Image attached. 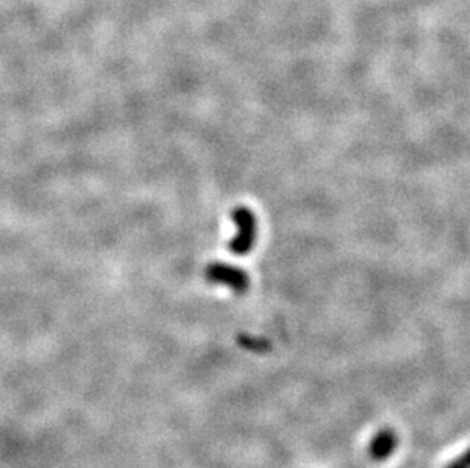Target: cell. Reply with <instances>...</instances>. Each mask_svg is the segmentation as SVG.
Returning <instances> with one entry per match:
<instances>
[{
	"label": "cell",
	"instance_id": "277c9868",
	"mask_svg": "<svg viewBox=\"0 0 470 468\" xmlns=\"http://www.w3.org/2000/svg\"><path fill=\"white\" fill-rule=\"evenodd\" d=\"M449 468H470V449L464 453V455L455 460V462H452Z\"/></svg>",
	"mask_w": 470,
	"mask_h": 468
},
{
	"label": "cell",
	"instance_id": "7a4b0ae2",
	"mask_svg": "<svg viewBox=\"0 0 470 468\" xmlns=\"http://www.w3.org/2000/svg\"><path fill=\"white\" fill-rule=\"evenodd\" d=\"M206 277L211 283H218L228 286L236 294H244L248 289V275L242 269L224 263H213L207 268Z\"/></svg>",
	"mask_w": 470,
	"mask_h": 468
},
{
	"label": "cell",
	"instance_id": "6da1fadb",
	"mask_svg": "<svg viewBox=\"0 0 470 468\" xmlns=\"http://www.w3.org/2000/svg\"><path fill=\"white\" fill-rule=\"evenodd\" d=\"M233 221L237 226V234L230 242V250L235 254H247L256 239V219L248 209L239 207L233 211Z\"/></svg>",
	"mask_w": 470,
	"mask_h": 468
},
{
	"label": "cell",
	"instance_id": "3957f363",
	"mask_svg": "<svg viewBox=\"0 0 470 468\" xmlns=\"http://www.w3.org/2000/svg\"><path fill=\"white\" fill-rule=\"evenodd\" d=\"M397 445V438L392 430H382L373 438L370 444V455L376 460H384L394 453Z\"/></svg>",
	"mask_w": 470,
	"mask_h": 468
}]
</instances>
